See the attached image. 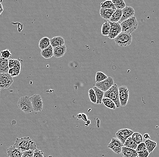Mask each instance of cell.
Segmentation results:
<instances>
[{
	"instance_id": "cell-9",
	"label": "cell",
	"mask_w": 159,
	"mask_h": 157,
	"mask_svg": "<svg viewBox=\"0 0 159 157\" xmlns=\"http://www.w3.org/2000/svg\"><path fill=\"white\" fill-rule=\"evenodd\" d=\"M114 80L111 76H108L104 81L96 82L95 86L99 88L103 92H105L109 90L114 85Z\"/></svg>"
},
{
	"instance_id": "cell-30",
	"label": "cell",
	"mask_w": 159,
	"mask_h": 157,
	"mask_svg": "<svg viewBox=\"0 0 159 157\" xmlns=\"http://www.w3.org/2000/svg\"><path fill=\"white\" fill-rule=\"evenodd\" d=\"M108 77V76L103 72H97L95 75V81L96 82H100V81H104Z\"/></svg>"
},
{
	"instance_id": "cell-14",
	"label": "cell",
	"mask_w": 159,
	"mask_h": 157,
	"mask_svg": "<svg viewBox=\"0 0 159 157\" xmlns=\"http://www.w3.org/2000/svg\"><path fill=\"white\" fill-rule=\"evenodd\" d=\"M53 56L56 58H60L64 56L66 52V45H63L53 48Z\"/></svg>"
},
{
	"instance_id": "cell-1",
	"label": "cell",
	"mask_w": 159,
	"mask_h": 157,
	"mask_svg": "<svg viewBox=\"0 0 159 157\" xmlns=\"http://www.w3.org/2000/svg\"><path fill=\"white\" fill-rule=\"evenodd\" d=\"M13 145L22 153L28 150L34 151L37 149L35 142L29 137L16 138Z\"/></svg>"
},
{
	"instance_id": "cell-15",
	"label": "cell",
	"mask_w": 159,
	"mask_h": 157,
	"mask_svg": "<svg viewBox=\"0 0 159 157\" xmlns=\"http://www.w3.org/2000/svg\"><path fill=\"white\" fill-rule=\"evenodd\" d=\"M121 154L123 157H138V153L136 150L124 146L122 147Z\"/></svg>"
},
{
	"instance_id": "cell-39",
	"label": "cell",
	"mask_w": 159,
	"mask_h": 157,
	"mask_svg": "<svg viewBox=\"0 0 159 157\" xmlns=\"http://www.w3.org/2000/svg\"><path fill=\"white\" fill-rule=\"evenodd\" d=\"M138 157H148L149 155V153L147 150L143 151L138 152Z\"/></svg>"
},
{
	"instance_id": "cell-38",
	"label": "cell",
	"mask_w": 159,
	"mask_h": 157,
	"mask_svg": "<svg viewBox=\"0 0 159 157\" xmlns=\"http://www.w3.org/2000/svg\"><path fill=\"white\" fill-rule=\"evenodd\" d=\"M34 150L26 151L23 153L22 157H34Z\"/></svg>"
},
{
	"instance_id": "cell-8",
	"label": "cell",
	"mask_w": 159,
	"mask_h": 157,
	"mask_svg": "<svg viewBox=\"0 0 159 157\" xmlns=\"http://www.w3.org/2000/svg\"><path fill=\"white\" fill-rule=\"evenodd\" d=\"M34 112H41L43 109V101L39 94H34L30 97Z\"/></svg>"
},
{
	"instance_id": "cell-27",
	"label": "cell",
	"mask_w": 159,
	"mask_h": 157,
	"mask_svg": "<svg viewBox=\"0 0 159 157\" xmlns=\"http://www.w3.org/2000/svg\"><path fill=\"white\" fill-rule=\"evenodd\" d=\"M110 30V25L109 21H106L103 24L101 27V34L104 36L109 35Z\"/></svg>"
},
{
	"instance_id": "cell-44",
	"label": "cell",
	"mask_w": 159,
	"mask_h": 157,
	"mask_svg": "<svg viewBox=\"0 0 159 157\" xmlns=\"http://www.w3.org/2000/svg\"><path fill=\"white\" fill-rule=\"evenodd\" d=\"M0 96H1V91H0Z\"/></svg>"
},
{
	"instance_id": "cell-45",
	"label": "cell",
	"mask_w": 159,
	"mask_h": 157,
	"mask_svg": "<svg viewBox=\"0 0 159 157\" xmlns=\"http://www.w3.org/2000/svg\"><path fill=\"white\" fill-rule=\"evenodd\" d=\"M1 91V88H0V91Z\"/></svg>"
},
{
	"instance_id": "cell-21",
	"label": "cell",
	"mask_w": 159,
	"mask_h": 157,
	"mask_svg": "<svg viewBox=\"0 0 159 157\" xmlns=\"http://www.w3.org/2000/svg\"><path fill=\"white\" fill-rule=\"evenodd\" d=\"M122 15L123 12L122 10L117 9L109 19V21L111 22H119L122 18Z\"/></svg>"
},
{
	"instance_id": "cell-10",
	"label": "cell",
	"mask_w": 159,
	"mask_h": 157,
	"mask_svg": "<svg viewBox=\"0 0 159 157\" xmlns=\"http://www.w3.org/2000/svg\"><path fill=\"white\" fill-rule=\"evenodd\" d=\"M123 147H124V144L119 139L112 138L111 142L107 147L112 150L115 154L119 155L122 152V148Z\"/></svg>"
},
{
	"instance_id": "cell-17",
	"label": "cell",
	"mask_w": 159,
	"mask_h": 157,
	"mask_svg": "<svg viewBox=\"0 0 159 157\" xmlns=\"http://www.w3.org/2000/svg\"><path fill=\"white\" fill-rule=\"evenodd\" d=\"M23 153L18 149L11 146L7 150V155L8 157H22Z\"/></svg>"
},
{
	"instance_id": "cell-36",
	"label": "cell",
	"mask_w": 159,
	"mask_h": 157,
	"mask_svg": "<svg viewBox=\"0 0 159 157\" xmlns=\"http://www.w3.org/2000/svg\"><path fill=\"white\" fill-rule=\"evenodd\" d=\"M34 157H44V154L42 151L37 148L34 151Z\"/></svg>"
},
{
	"instance_id": "cell-40",
	"label": "cell",
	"mask_w": 159,
	"mask_h": 157,
	"mask_svg": "<svg viewBox=\"0 0 159 157\" xmlns=\"http://www.w3.org/2000/svg\"><path fill=\"white\" fill-rule=\"evenodd\" d=\"M82 118L83 119V121H85V122H87L88 121V117L86 114H82Z\"/></svg>"
},
{
	"instance_id": "cell-19",
	"label": "cell",
	"mask_w": 159,
	"mask_h": 157,
	"mask_svg": "<svg viewBox=\"0 0 159 157\" xmlns=\"http://www.w3.org/2000/svg\"><path fill=\"white\" fill-rule=\"evenodd\" d=\"M65 43V42L64 38L60 36L54 37L50 39L51 45L53 48L56 47L64 45Z\"/></svg>"
},
{
	"instance_id": "cell-31",
	"label": "cell",
	"mask_w": 159,
	"mask_h": 157,
	"mask_svg": "<svg viewBox=\"0 0 159 157\" xmlns=\"http://www.w3.org/2000/svg\"><path fill=\"white\" fill-rule=\"evenodd\" d=\"M9 68L21 67L20 62L17 59H11L9 60Z\"/></svg>"
},
{
	"instance_id": "cell-35",
	"label": "cell",
	"mask_w": 159,
	"mask_h": 157,
	"mask_svg": "<svg viewBox=\"0 0 159 157\" xmlns=\"http://www.w3.org/2000/svg\"><path fill=\"white\" fill-rule=\"evenodd\" d=\"M1 57L5 59H8V58L12 56V53H11V51L9 49H5L1 51Z\"/></svg>"
},
{
	"instance_id": "cell-24",
	"label": "cell",
	"mask_w": 159,
	"mask_h": 157,
	"mask_svg": "<svg viewBox=\"0 0 159 157\" xmlns=\"http://www.w3.org/2000/svg\"><path fill=\"white\" fill-rule=\"evenodd\" d=\"M146 146V149L148 151L149 154H151L153 152L154 150L157 147V143L154 141L150 140H147L145 141Z\"/></svg>"
},
{
	"instance_id": "cell-23",
	"label": "cell",
	"mask_w": 159,
	"mask_h": 157,
	"mask_svg": "<svg viewBox=\"0 0 159 157\" xmlns=\"http://www.w3.org/2000/svg\"><path fill=\"white\" fill-rule=\"evenodd\" d=\"M93 88L95 92V94H96V98H97L96 104L98 105H100L102 104V100L104 98V92L97 88L96 86H94Z\"/></svg>"
},
{
	"instance_id": "cell-13",
	"label": "cell",
	"mask_w": 159,
	"mask_h": 157,
	"mask_svg": "<svg viewBox=\"0 0 159 157\" xmlns=\"http://www.w3.org/2000/svg\"><path fill=\"white\" fill-rule=\"evenodd\" d=\"M122 12H123V15L121 20L119 22L120 24L124 21L134 16L135 15V10L132 7L130 6H126L124 9L122 10Z\"/></svg>"
},
{
	"instance_id": "cell-43",
	"label": "cell",
	"mask_w": 159,
	"mask_h": 157,
	"mask_svg": "<svg viewBox=\"0 0 159 157\" xmlns=\"http://www.w3.org/2000/svg\"><path fill=\"white\" fill-rule=\"evenodd\" d=\"M77 117H78V119H81V118H82V114L80 113V114H78V115H77Z\"/></svg>"
},
{
	"instance_id": "cell-26",
	"label": "cell",
	"mask_w": 159,
	"mask_h": 157,
	"mask_svg": "<svg viewBox=\"0 0 159 157\" xmlns=\"http://www.w3.org/2000/svg\"><path fill=\"white\" fill-rule=\"evenodd\" d=\"M124 146L127 147V148H130V149H133V150H136L137 149L138 145L134 142V140L132 139V137H129L128 139L126 140L124 143Z\"/></svg>"
},
{
	"instance_id": "cell-5",
	"label": "cell",
	"mask_w": 159,
	"mask_h": 157,
	"mask_svg": "<svg viewBox=\"0 0 159 157\" xmlns=\"http://www.w3.org/2000/svg\"><path fill=\"white\" fill-rule=\"evenodd\" d=\"M132 40L133 37L131 34L123 32L114 39L115 44L119 46L122 47L130 45L132 43Z\"/></svg>"
},
{
	"instance_id": "cell-3",
	"label": "cell",
	"mask_w": 159,
	"mask_h": 157,
	"mask_svg": "<svg viewBox=\"0 0 159 157\" xmlns=\"http://www.w3.org/2000/svg\"><path fill=\"white\" fill-rule=\"evenodd\" d=\"M18 107L25 114H29L34 112L30 97L25 96H22L18 102Z\"/></svg>"
},
{
	"instance_id": "cell-32",
	"label": "cell",
	"mask_w": 159,
	"mask_h": 157,
	"mask_svg": "<svg viewBox=\"0 0 159 157\" xmlns=\"http://www.w3.org/2000/svg\"><path fill=\"white\" fill-rule=\"evenodd\" d=\"M101 8L114 9L116 8L112 1H106L101 3Z\"/></svg>"
},
{
	"instance_id": "cell-6",
	"label": "cell",
	"mask_w": 159,
	"mask_h": 157,
	"mask_svg": "<svg viewBox=\"0 0 159 157\" xmlns=\"http://www.w3.org/2000/svg\"><path fill=\"white\" fill-rule=\"evenodd\" d=\"M119 101L121 107H125L129 100V91L127 86H122L119 87Z\"/></svg>"
},
{
	"instance_id": "cell-42",
	"label": "cell",
	"mask_w": 159,
	"mask_h": 157,
	"mask_svg": "<svg viewBox=\"0 0 159 157\" xmlns=\"http://www.w3.org/2000/svg\"><path fill=\"white\" fill-rule=\"evenodd\" d=\"M143 138L144 139L147 140H150V138H151V137H150V135H149L148 134H145L143 135Z\"/></svg>"
},
{
	"instance_id": "cell-29",
	"label": "cell",
	"mask_w": 159,
	"mask_h": 157,
	"mask_svg": "<svg viewBox=\"0 0 159 157\" xmlns=\"http://www.w3.org/2000/svg\"><path fill=\"white\" fill-rule=\"evenodd\" d=\"M112 2L117 9L123 10L126 7L124 0H112Z\"/></svg>"
},
{
	"instance_id": "cell-12",
	"label": "cell",
	"mask_w": 159,
	"mask_h": 157,
	"mask_svg": "<svg viewBox=\"0 0 159 157\" xmlns=\"http://www.w3.org/2000/svg\"><path fill=\"white\" fill-rule=\"evenodd\" d=\"M134 132L132 130L128 129H121L116 133L117 139H119L123 144L129 137H131L134 134Z\"/></svg>"
},
{
	"instance_id": "cell-4",
	"label": "cell",
	"mask_w": 159,
	"mask_h": 157,
	"mask_svg": "<svg viewBox=\"0 0 159 157\" xmlns=\"http://www.w3.org/2000/svg\"><path fill=\"white\" fill-rule=\"evenodd\" d=\"M119 86L116 84H114L110 89L104 92V98H108L114 101L117 108L121 107L119 101Z\"/></svg>"
},
{
	"instance_id": "cell-2",
	"label": "cell",
	"mask_w": 159,
	"mask_h": 157,
	"mask_svg": "<svg viewBox=\"0 0 159 157\" xmlns=\"http://www.w3.org/2000/svg\"><path fill=\"white\" fill-rule=\"evenodd\" d=\"M120 25L122 28V32L131 34L137 29L139 23L136 17L134 16L124 21L120 24Z\"/></svg>"
},
{
	"instance_id": "cell-37",
	"label": "cell",
	"mask_w": 159,
	"mask_h": 157,
	"mask_svg": "<svg viewBox=\"0 0 159 157\" xmlns=\"http://www.w3.org/2000/svg\"><path fill=\"white\" fill-rule=\"evenodd\" d=\"M147 150V149H146V146L145 142H143V143L138 145L136 150L137 151V152H139L143 151L145 150Z\"/></svg>"
},
{
	"instance_id": "cell-20",
	"label": "cell",
	"mask_w": 159,
	"mask_h": 157,
	"mask_svg": "<svg viewBox=\"0 0 159 157\" xmlns=\"http://www.w3.org/2000/svg\"><path fill=\"white\" fill-rule=\"evenodd\" d=\"M41 55L45 59H49L53 56V48L50 45L47 48L41 51Z\"/></svg>"
},
{
	"instance_id": "cell-18",
	"label": "cell",
	"mask_w": 159,
	"mask_h": 157,
	"mask_svg": "<svg viewBox=\"0 0 159 157\" xmlns=\"http://www.w3.org/2000/svg\"><path fill=\"white\" fill-rule=\"evenodd\" d=\"M9 69V59L0 57V73H8Z\"/></svg>"
},
{
	"instance_id": "cell-16",
	"label": "cell",
	"mask_w": 159,
	"mask_h": 157,
	"mask_svg": "<svg viewBox=\"0 0 159 157\" xmlns=\"http://www.w3.org/2000/svg\"><path fill=\"white\" fill-rule=\"evenodd\" d=\"M116 8L114 9H102L100 8L99 14L102 18L104 20H109L113 15Z\"/></svg>"
},
{
	"instance_id": "cell-33",
	"label": "cell",
	"mask_w": 159,
	"mask_h": 157,
	"mask_svg": "<svg viewBox=\"0 0 159 157\" xmlns=\"http://www.w3.org/2000/svg\"><path fill=\"white\" fill-rule=\"evenodd\" d=\"M88 95L89 98L92 103L96 104L97 102V98H96V94L94 92L93 88H90L88 91Z\"/></svg>"
},
{
	"instance_id": "cell-11",
	"label": "cell",
	"mask_w": 159,
	"mask_h": 157,
	"mask_svg": "<svg viewBox=\"0 0 159 157\" xmlns=\"http://www.w3.org/2000/svg\"><path fill=\"white\" fill-rule=\"evenodd\" d=\"M110 25V30L108 38L110 39H114L122 32V28L119 22H111L109 21Z\"/></svg>"
},
{
	"instance_id": "cell-22",
	"label": "cell",
	"mask_w": 159,
	"mask_h": 157,
	"mask_svg": "<svg viewBox=\"0 0 159 157\" xmlns=\"http://www.w3.org/2000/svg\"><path fill=\"white\" fill-rule=\"evenodd\" d=\"M50 45V39L47 37H44L42 38L40 40L39 43V48L41 50L46 49Z\"/></svg>"
},
{
	"instance_id": "cell-34",
	"label": "cell",
	"mask_w": 159,
	"mask_h": 157,
	"mask_svg": "<svg viewBox=\"0 0 159 157\" xmlns=\"http://www.w3.org/2000/svg\"><path fill=\"white\" fill-rule=\"evenodd\" d=\"M20 69L21 67L10 68L9 70L8 73L12 77L17 76L20 74Z\"/></svg>"
},
{
	"instance_id": "cell-41",
	"label": "cell",
	"mask_w": 159,
	"mask_h": 157,
	"mask_svg": "<svg viewBox=\"0 0 159 157\" xmlns=\"http://www.w3.org/2000/svg\"><path fill=\"white\" fill-rule=\"evenodd\" d=\"M2 1H0V16L4 10L2 4Z\"/></svg>"
},
{
	"instance_id": "cell-7",
	"label": "cell",
	"mask_w": 159,
	"mask_h": 157,
	"mask_svg": "<svg viewBox=\"0 0 159 157\" xmlns=\"http://www.w3.org/2000/svg\"><path fill=\"white\" fill-rule=\"evenodd\" d=\"M13 83V78L7 73H0V88L7 89Z\"/></svg>"
},
{
	"instance_id": "cell-25",
	"label": "cell",
	"mask_w": 159,
	"mask_h": 157,
	"mask_svg": "<svg viewBox=\"0 0 159 157\" xmlns=\"http://www.w3.org/2000/svg\"><path fill=\"white\" fill-rule=\"evenodd\" d=\"M102 103L104 104L105 107L109 109H112V110H116L117 107H116V104L114 103V101H112L111 99L108 98H104L102 100Z\"/></svg>"
},
{
	"instance_id": "cell-28",
	"label": "cell",
	"mask_w": 159,
	"mask_h": 157,
	"mask_svg": "<svg viewBox=\"0 0 159 157\" xmlns=\"http://www.w3.org/2000/svg\"><path fill=\"white\" fill-rule=\"evenodd\" d=\"M131 137L134 142L138 145L143 143V137L139 132H134V134L131 136Z\"/></svg>"
}]
</instances>
